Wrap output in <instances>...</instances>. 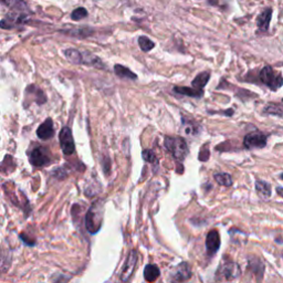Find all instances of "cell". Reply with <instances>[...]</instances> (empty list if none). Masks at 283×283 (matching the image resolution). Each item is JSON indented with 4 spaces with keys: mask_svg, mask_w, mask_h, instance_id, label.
<instances>
[{
    "mask_svg": "<svg viewBox=\"0 0 283 283\" xmlns=\"http://www.w3.org/2000/svg\"><path fill=\"white\" fill-rule=\"evenodd\" d=\"M104 218V206L102 202H94L88 209L86 216V230L92 234H96L101 229Z\"/></svg>",
    "mask_w": 283,
    "mask_h": 283,
    "instance_id": "obj_1",
    "label": "cell"
},
{
    "mask_svg": "<svg viewBox=\"0 0 283 283\" xmlns=\"http://www.w3.org/2000/svg\"><path fill=\"white\" fill-rule=\"evenodd\" d=\"M166 150L170 152L175 158L182 160L188 155V146L182 138H166L164 140Z\"/></svg>",
    "mask_w": 283,
    "mask_h": 283,
    "instance_id": "obj_2",
    "label": "cell"
},
{
    "mask_svg": "<svg viewBox=\"0 0 283 283\" xmlns=\"http://www.w3.org/2000/svg\"><path fill=\"white\" fill-rule=\"evenodd\" d=\"M240 266L234 261H226L220 264L216 278L220 282H232L240 276Z\"/></svg>",
    "mask_w": 283,
    "mask_h": 283,
    "instance_id": "obj_3",
    "label": "cell"
},
{
    "mask_svg": "<svg viewBox=\"0 0 283 283\" xmlns=\"http://www.w3.org/2000/svg\"><path fill=\"white\" fill-rule=\"evenodd\" d=\"M260 81L270 88L272 91H276L283 86V78L276 74L271 66H264L260 72Z\"/></svg>",
    "mask_w": 283,
    "mask_h": 283,
    "instance_id": "obj_4",
    "label": "cell"
},
{
    "mask_svg": "<svg viewBox=\"0 0 283 283\" xmlns=\"http://www.w3.org/2000/svg\"><path fill=\"white\" fill-rule=\"evenodd\" d=\"M138 251L132 250L130 252L126 261H125L122 274H120V280L123 282H128L130 278H132L136 268V264H138Z\"/></svg>",
    "mask_w": 283,
    "mask_h": 283,
    "instance_id": "obj_5",
    "label": "cell"
},
{
    "mask_svg": "<svg viewBox=\"0 0 283 283\" xmlns=\"http://www.w3.org/2000/svg\"><path fill=\"white\" fill-rule=\"evenodd\" d=\"M60 144H61V150L64 152V154L69 156L74 153V140H73V136L71 130L66 126L61 130L60 132Z\"/></svg>",
    "mask_w": 283,
    "mask_h": 283,
    "instance_id": "obj_6",
    "label": "cell"
},
{
    "mask_svg": "<svg viewBox=\"0 0 283 283\" xmlns=\"http://www.w3.org/2000/svg\"><path fill=\"white\" fill-rule=\"evenodd\" d=\"M29 160L36 167H42L50 163V157L46 154L44 148H41V146H36L30 153Z\"/></svg>",
    "mask_w": 283,
    "mask_h": 283,
    "instance_id": "obj_7",
    "label": "cell"
},
{
    "mask_svg": "<svg viewBox=\"0 0 283 283\" xmlns=\"http://www.w3.org/2000/svg\"><path fill=\"white\" fill-rule=\"evenodd\" d=\"M244 145L247 148H262L266 145V136L260 132H254L246 136Z\"/></svg>",
    "mask_w": 283,
    "mask_h": 283,
    "instance_id": "obj_8",
    "label": "cell"
},
{
    "mask_svg": "<svg viewBox=\"0 0 283 283\" xmlns=\"http://www.w3.org/2000/svg\"><path fill=\"white\" fill-rule=\"evenodd\" d=\"M220 247V236L217 230H212L207 234L206 238V248L209 254H214Z\"/></svg>",
    "mask_w": 283,
    "mask_h": 283,
    "instance_id": "obj_9",
    "label": "cell"
},
{
    "mask_svg": "<svg viewBox=\"0 0 283 283\" xmlns=\"http://www.w3.org/2000/svg\"><path fill=\"white\" fill-rule=\"evenodd\" d=\"M36 135L40 140H49L54 135V122L51 118H46L36 130Z\"/></svg>",
    "mask_w": 283,
    "mask_h": 283,
    "instance_id": "obj_10",
    "label": "cell"
},
{
    "mask_svg": "<svg viewBox=\"0 0 283 283\" xmlns=\"http://www.w3.org/2000/svg\"><path fill=\"white\" fill-rule=\"evenodd\" d=\"M248 269L256 276L258 281L262 280V276H264V262L261 261V259L258 258V256H250Z\"/></svg>",
    "mask_w": 283,
    "mask_h": 283,
    "instance_id": "obj_11",
    "label": "cell"
},
{
    "mask_svg": "<svg viewBox=\"0 0 283 283\" xmlns=\"http://www.w3.org/2000/svg\"><path fill=\"white\" fill-rule=\"evenodd\" d=\"M192 276V269L187 262H182L176 268L174 274V279L177 282L187 281Z\"/></svg>",
    "mask_w": 283,
    "mask_h": 283,
    "instance_id": "obj_12",
    "label": "cell"
},
{
    "mask_svg": "<svg viewBox=\"0 0 283 283\" xmlns=\"http://www.w3.org/2000/svg\"><path fill=\"white\" fill-rule=\"evenodd\" d=\"M271 17H272V9L266 8L262 12L258 19H256V24H258V28L262 32H266L268 31L269 26H270V22H271Z\"/></svg>",
    "mask_w": 283,
    "mask_h": 283,
    "instance_id": "obj_13",
    "label": "cell"
},
{
    "mask_svg": "<svg viewBox=\"0 0 283 283\" xmlns=\"http://www.w3.org/2000/svg\"><path fill=\"white\" fill-rule=\"evenodd\" d=\"M2 4L10 8L16 12H28V4L24 2V0H2Z\"/></svg>",
    "mask_w": 283,
    "mask_h": 283,
    "instance_id": "obj_14",
    "label": "cell"
},
{
    "mask_svg": "<svg viewBox=\"0 0 283 283\" xmlns=\"http://www.w3.org/2000/svg\"><path fill=\"white\" fill-rule=\"evenodd\" d=\"M64 56L73 64H83V52H80L76 49H66L64 50Z\"/></svg>",
    "mask_w": 283,
    "mask_h": 283,
    "instance_id": "obj_15",
    "label": "cell"
},
{
    "mask_svg": "<svg viewBox=\"0 0 283 283\" xmlns=\"http://www.w3.org/2000/svg\"><path fill=\"white\" fill-rule=\"evenodd\" d=\"M209 78H210V74H209V72L199 73V74L195 78V80L192 82V88H196V90H198V91L202 92V88L206 86V84L209 81Z\"/></svg>",
    "mask_w": 283,
    "mask_h": 283,
    "instance_id": "obj_16",
    "label": "cell"
},
{
    "mask_svg": "<svg viewBox=\"0 0 283 283\" xmlns=\"http://www.w3.org/2000/svg\"><path fill=\"white\" fill-rule=\"evenodd\" d=\"M256 190L262 199H268L271 196V186L264 180L256 182Z\"/></svg>",
    "mask_w": 283,
    "mask_h": 283,
    "instance_id": "obj_17",
    "label": "cell"
},
{
    "mask_svg": "<svg viewBox=\"0 0 283 283\" xmlns=\"http://www.w3.org/2000/svg\"><path fill=\"white\" fill-rule=\"evenodd\" d=\"M160 269L157 268L155 264H148L145 266V270H144V276H145V280L148 281V282H154L157 279H158L160 276Z\"/></svg>",
    "mask_w": 283,
    "mask_h": 283,
    "instance_id": "obj_18",
    "label": "cell"
},
{
    "mask_svg": "<svg viewBox=\"0 0 283 283\" xmlns=\"http://www.w3.org/2000/svg\"><path fill=\"white\" fill-rule=\"evenodd\" d=\"M83 64L96 66V68H103V62L100 60V58L93 56L88 52H83Z\"/></svg>",
    "mask_w": 283,
    "mask_h": 283,
    "instance_id": "obj_19",
    "label": "cell"
},
{
    "mask_svg": "<svg viewBox=\"0 0 283 283\" xmlns=\"http://www.w3.org/2000/svg\"><path fill=\"white\" fill-rule=\"evenodd\" d=\"M114 71L120 78H130V80H135V78H138V76H136L134 72H132L128 69V68L124 66L116 64L114 66Z\"/></svg>",
    "mask_w": 283,
    "mask_h": 283,
    "instance_id": "obj_20",
    "label": "cell"
},
{
    "mask_svg": "<svg viewBox=\"0 0 283 283\" xmlns=\"http://www.w3.org/2000/svg\"><path fill=\"white\" fill-rule=\"evenodd\" d=\"M174 92L178 93V94H182V96H192V98H198L202 96V91H198L196 88H185V86H176L174 88Z\"/></svg>",
    "mask_w": 283,
    "mask_h": 283,
    "instance_id": "obj_21",
    "label": "cell"
},
{
    "mask_svg": "<svg viewBox=\"0 0 283 283\" xmlns=\"http://www.w3.org/2000/svg\"><path fill=\"white\" fill-rule=\"evenodd\" d=\"M214 180L219 185L224 187H230L232 185V178L227 172H219V174L214 175Z\"/></svg>",
    "mask_w": 283,
    "mask_h": 283,
    "instance_id": "obj_22",
    "label": "cell"
},
{
    "mask_svg": "<svg viewBox=\"0 0 283 283\" xmlns=\"http://www.w3.org/2000/svg\"><path fill=\"white\" fill-rule=\"evenodd\" d=\"M138 46H140V48L143 50L144 52H148L154 48L155 44L150 38H148V36H142L138 38Z\"/></svg>",
    "mask_w": 283,
    "mask_h": 283,
    "instance_id": "obj_23",
    "label": "cell"
},
{
    "mask_svg": "<svg viewBox=\"0 0 283 283\" xmlns=\"http://www.w3.org/2000/svg\"><path fill=\"white\" fill-rule=\"evenodd\" d=\"M86 17H88V12L86 8H82V7L73 10L71 14V19L74 20V22H78V20L84 19Z\"/></svg>",
    "mask_w": 283,
    "mask_h": 283,
    "instance_id": "obj_24",
    "label": "cell"
},
{
    "mask_svg": "<svg viewBox=\"0 0 283 283\" xmlns=\"http://www.w3.org/2000/svg\"><path fill=\"white\" fill-rule=\"evenodd\" d=\"M143 158L148 162L150 164H156L157 163V158H156V155L153 150H143Z\"/></svg>",
    "mask_w": 283,
    "mask_h": 283,
    "instance_id": "obj_25",
    "label": "cell"
},
{
    "mask_svg": "<svg viewBox=\"0 0 283 283\" xmlns=\"http://www.w3.org/2000/svg\"><path fill=\"white\" fill-rule=\"evenodd\" d=\"M276 192H278V195L283 197V188L282 187H278L276 188Z\"/></svg>",
    "mask_w": 283,
    "mask_h": 283,
    "instance_id": "obj_26",
    "label": "cell"
},
{
    "mask_svg": "<svg viewBox=\"0 0 283 283\" xmlns=\"http://www.w3.org/2000/svg\"><path fill=\"white\" fill-rule=\"evenodd\" d=\"M280 178H281V180H283V172H282V174H281V176H280Z\"/></svg>",
    "mask_w": 283,
    "mask_h": 283,
    "instance_id": "obj_27",
    "label": "cell"
}]
</instances>
